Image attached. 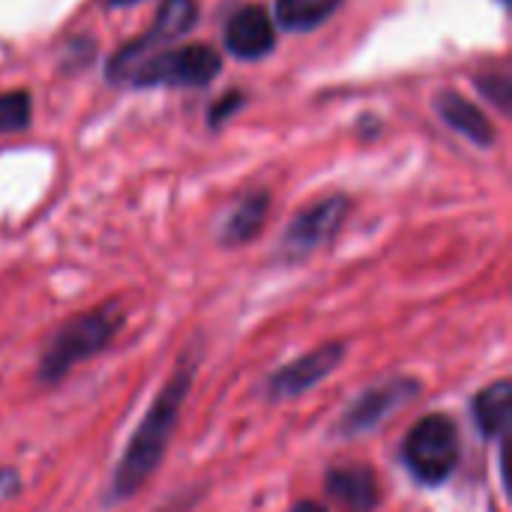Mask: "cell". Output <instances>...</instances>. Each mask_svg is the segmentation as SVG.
I'll use <instances>...</instances> for the list:
<instances>
[{
  "label": "cell",
  "instance_id": "obj_1",
  "mask_svg": "<svg viewBox=\"0 0 512 512\" xmlns=\"http://www.w3.org/2000/svg\"><path fill=\"white\" fill-rule=\"evenodd\" d=\"M195 375H198V363L192 357H186L171 372V378L165 381V387L159 390V396L147 408L144 420L135 426L126 450L117 459L111 483L105 489V504L108 507L135 498L144 489V483L159 471V465H162V459H165V453L171 447V438H174V432L180 426V414H183V405H186V399L192 393Z\"/></svg>",
  "mask_w": 512,
  "mask_h": 512
},
{
  "label": "cell",
  "instance_id": "obj_2",
  "mask_svg": "<svg viewBox=\"0 0 512 512\" xmlns=\"http://www.w3.org/2000/svg\"><path fill=\"white\" fill-rule=\"evenodd\" d=\"M126 324V309H123V300H108V303H99L81 315H72L69 321H63L51 339L45 342L42 348V357H39V384L45 387H54L60 384L75 366L93 360L96 354L108 351L111 342L120 336Z\"/></svg>",
  "mask_w": 512,
  "mask_h": 512
},
{
  "label": "cell",
  "instance_id": "obj_3",
  "mask_svg": "<svg viewBox=\"0 0 512 512\" xmlns=\"http://www.w3.org/2000/svg\"><path fill=\"white\" fill-rule=\"evenodd\" d=\"M402 462L420 486H444L462 462L459 423L450 414H426L402 441Z\"/></svg>",
  "mask_w": 512,
  "mask_h": 512
},
{
  "label": "cell",
  "instance_id": "obj_4",
  "mask_svg": "<svg viewBox=\"0 0 512 512\" xmlns=\"http://www.w3.org/2000/svg\"><path fill=\"white\" fill-rule=\"evenodd\" d=\"M219 69V51H213L210 45H186L141 57L129 69L126 81L135 87H204L219 75Z\"/></svg>",
  "mask_w": 512,
  "mask_h": 512
},
{
  "label": "cell",
  "instance_id": "obj_5",
  "mask_svg": "<svg viewBox=\"0 0 512 512\" xmlns=\"http://www.w3.org/2000/svg\"><path fill=\"white\" fill-rule=\"evenodd\" d=\"M423 393V381L414 375H393L372 387H366L342 414L339 435L342 438H363L378 432L393 414L405 411Z\"/></svg>",
  "mask_w": 512,
  "mask_h": 512
},
{
  "label": "cell",
  "instance_id": "obj_6",
  "mask_svg": "<svg viewBox=\"0 0 512 512\" xmlns=\"http://www.w3.org/2000/svg\"><path fill=\"white\" fill-rule=\"evenodd\" d=\"M345 216H348L345 195H330L324 201H315L303 213H297L279 243L282 261H288V264L306 261L312 252H318L339 234V228L345 225Z\"/></svg>",
  "mask_w": 512,
  "mask_h": 512
},
{
  "label": "cell",
  "instance_id": "obj_7",
  "mask_svg": "<svg viewBox=\"0 0 512 512\" xmlns=\"http://www.w3.org/2000/svg\"><path fill=\"white\" fill-rule=\"evenodd\" d=\"M348 357V345L345 342H324L312 351H306L303 357L279 366L267 384H264V393L267 399L273 402H282V399H297L303 393H309L312 387H318L321 381H327L339 366L342 360Z\"/></svg>",
  "mask_w": 512,
  "mask_h": 512
},
{
  "label": "cell",
  "instance_id": "obj_8",
  "mask_svg": "<svg viewBox=\"0 0 512 512\" xmlns=\"http://www.w3.org/2000/svg\"><path fill=\"white\" fill-rule=\"evenodd\" d=\"M195 18H198V6L195 0H165L159 6V15L153 21V30H147L141 39H135L132 45H126L114 60H111V78H120L126 81L129 69L159 42H171L183 33H189L195 27Z\"/></svg>",
  "mask_w": 512,
  "mask_h": 512
},
{
  "label": "cell",
  "instance_id": "obj_9",
  "mask_svg": "<svg viewBox=\"0 0 512 512\" xmlns=\"http://www.w3.org/2000/svg\"><path fill=\"white\" fill-rule=\"evenodd\" d=\"M324 489L345 512H375L381 507V480L375 468L363 462L330 468L324 477Z\"/></svg>",
  "mask_w": 512,
  "mask_h": 512
},
{
  "label": "cell",
  "instance_id": "obj_10",
  "mask_svg": "<svg viewBox=\"0 0 512 512\" xmlns=\"http://www.w3.org/2000/svg\"><path fill=\"white\" fill-rule=\"evenodd\" d=\"M276 45L273 18L264 6H243L225 27V48L240 60H258Z\"/></svg>",
  "mask_w": 512,
  "mask_h": 512
},
{
  "label": "cell",
  "instance_id": "obj_11",
  "mask_svg": "<svg viewBox=\"0 0 512 512\" xmlns=\"http://www.w3.org/2000/svg\"><path fill=\"white\" fill-rule=\"evenodd\" d=\"M474 423L480 429V435L486 441H498V444H507L510 441L512 429V381L510 378H501L489 387H483L477 396H474Z\"/></svg>",
  "mask_w": 512,
  "mask_h": 512
},
{
  "label": "cell",
  "instance_id": "obj_12",
  "mask_svg": "<svg viewBox=\"0 0 512 512\" xmlns=\"http://www.w3.org/2000/svg\"><path fill=\"white\" fill-rule=\"evenodd\" d=\"M435 111L441 114V120H444L447 126H453L456 132H462L465 138H471V141L480 144V147H492L495 138H498V132H495V126L489 123V117H486L474 102H468L465 96H459V93H453V90L438 93Z\"/></svg>",
  "mask_w": 512,
  "mask_h": 512
},
{
  "label": "cell",
  "instance_id": "obj_13",
  "mask_svg": "<svg viewBox=\"0 0 512 512\" xmlns=\"http://www.w3.org/2000/svg\"><path fill=\"white\" fill-rule=\"evenodd\" d=\"M267 210H270V195L267 192H249L222 222L219 228V243L234 249L243 246L249 240L258 237V231L267 222Z\"/></svg>",
  "mask_w": 512,
  "mask_h": 512
},
{
  "label": "cell",
  "instance_id": "obj_14",
  "mask_svg": "<svg viewBox=\"0 0 512 512\" xmlns=\"http://www.w3.org/2000/svg\"><path fill=\"white\" fill-rule=\"evenodd\" d=\"M342 0H279L276 3V21L285 30H312L324 24Z\"/></svg>",
  "mask_w": 512,
  "mask_h": 512
},
{
  "label": "cell",
  "instance_id": "obj_15",
  "mask_svg": "<svg viewBox=\"0 0 512 512\" xmlns=\"http://www.w3.org/2000/svg\"><path fill=\"white\" fill-rule=\"evenodd\" d=\"M30 123V96L24 90L0 93V132H18Z\"/></svg>",
  "mask_w": 512,
  "mask_h": 512
},
{
  "label": "cell",
  "instance_id": "obj_16",
  "mask_svg": "<svg viewBox=\"0 0 512 512\" xmlns=\"http://www.w3.org/2000/svg\"><path fill=\"white\" fill-rule=\"evenodd\" d=\"M477 87L498 102L501 111H510V78L507 75H489V78H477Z\"/></svg>",
  "mask_w": 512,
  "mask_h": 512
},
{
  "label": "cell",
  "instance_id": "obj_17",
  "mask_svg": "<svg viewBox=\"0 0 512 512\" xmlns=\"http://www.w3.org/2000/svg\"><path fill=\"white\" fill-rule=\"evenodd\" d=\"M243 102H246V99H243V93H240V90L228 93L225 99H219V102L213 105V111H210V123H213V126H219V123H222V120H228V117H231Z\"/></svg>",
  "mask_w": 512,
  "mask_h": 512
},
{
  "label": "cell",
  "instance_id": "obj_18",
  "mask_svg": "<svg viewBox=\"0 0 512 512\" xmlns=\"http://www.w3.org/2000/svg\"><path fill=\"white\" fill-rule=\"evenodd\" d=\"M21 489V477L15 468H0V498L6 495H15Z\"/></svg>",
  "mask_w": 512,
  "mask_h": 512
},
{
  "label": "cell",
  "instance_id": "obj_19",
  "mask_svg": "<svg viewBox=\"0 0 512 512\" xmlns=\"http://www.w3.org/2000/svg\"><path fill=\"white\" fill-rule=\"evenodd\" d=\"M288 512H330L321 501H312V498H306V501H297L294 507Z\"/></svg>",
  "mask_w": 512,
  "mask_h": 512
},
{
  "label": "cell",
  "instance_id": "obj_20",
  "mask_svg": "<svg viewBox=\"0 0 512 512\" xmlns=\"http://www.w3.org/2000/svg\"><path fill=\"white\" fill-rule=\"evenodd\" d=\"M132 3H141V0H108V6H132Z\"/></svg>",
  "mask_w": 512,
  "mask_h": 512
}]
</instances>
